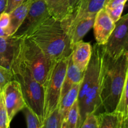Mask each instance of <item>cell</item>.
Segmentation results:
<instances>
[{
	"label": "cell",
	"mask_w": 128,
	"mask_h": 128,
	"mask_svg": "<svg viewBox=\"0 0 128 128\" xmlns=\"http://www.w3.org/2000/svg\"><path fill=\"white\" fill-rule=\"evenodd\" d=\"M128 69V50L115 58L110 57L103 50L101 100L105 112L116 111L123 90Z\"/></svg>",
	"instance_id": "obj_1"
},
{
	"label": "cell",
	"mask_w": 128,
	"mask_h": 128,
	"mask_svg": "<svg viewBox=\"0 0 128 128\" xmlns=\"http://www.w3.org/2000/svg\"><path fill=\"white\" fill-rule=\"evenodd\" d=\"M26 37L34 42L52 61L67 58L72 53L70 39L61 22L50 16Z\"/></svg>",
	"instance_id": "obj_2"
},
{
	"label": "cell",
	"mask_w": 128,
	"mask_h": 128,
	"mask_svg": "<svg viewBox=\"0 0 128 128\" xmlns=\"http://www.w3.org/2000/svg\"><path fill=\"white\" fill-rule=\"evenodd\" d=\"M11 71L13 73L14 80L20 84L26 105L35 112L42 124L44 121V86L34 78L22 60L19 46L15 52Z\"/></svg>",
	"instance_id": "obj_3"
},
{
	"label": "cell",
	"mask_w": 128,
	"mask_h": 128,
	"mask_svg": "<svg viewBox=\"0 0 128 128\" xmlns=\"http://www.w3.org/2000/svg\"><path fill=\"white\" fill-rule=\"evenodd\" d=\"M70 56L54 62L44 84V120L59 106Z\"/></svg>",
	"instance_id": "obj_4"
},
{
	"label": "cell",
	"mask_w": 128,
	"mask_h": 128,
	"mask_svg": "<svg viewBox=\"0 0 128 128\" xmlns=\"http://www.w3.org/2000/svg\"><path fill=\"white\" fill-rule=\"evenodd\" d=\"M19 48L22 60L34 78L44 85L54 61H51L34 42L26 36L22 38Z\"/></svg>",
	"instance_id": "obj_5"
},
{
	"label": "cell",
	"mask_w": 128,
	"mask_h": 128,
	"mask_svg": "<svg viewBox=\"0 0 128 128\" xmlns=\"http://www.w3.org/2000/svg\"><path fill=\"white\" fill-rule=\"evenodd\" d=\"M102 48L105 53L112 58L128 50V13L115 22L114 28Z\"/></svg>",
	"instance_id": "obj_6"
},
{
	"label": "cell",
	"mask_w": 128,
	"mask_h": 128,
	"mask_svg": "<svg viewBox=\"0 0 128 128\" xmlns=\"http://www.w3.org/2000/svg\"><path fill=\"white\" fill-rule=\"evenodd\" d=\"M51 16L44 0H32L26 18L14 36L23 38L27 36L36 26Z\"/></svg>",
	"instance_id": "obj_7"
},
{
	"label": "cell",
	"mask_w": 128,
	"mask_h": 128,
	"mask_svg": "<svg viewBox=\"0 0 128 128\" xmlns=\"http://www.w3.org/2000/svg\"><path fill=\"white\" fill-rule=\"evenodd\" d=\"M1 92L3 96L9 121L11 122L16 114L26 105L21 86L16 80H13L4 86Z\"/></svg>",
	"instance_id": "obj_8"
},
{
	"label": "cell",
	"mask_w": 128,
	"mask_h": 128,
	"mask_svg": "<svg viewBox=\"0 0 128 128\" xmlns=\"http://www.w3.org/2000/svg\"><path fill=\"white\" fill-rule=\"evenodd\" d=\"M106 0H80L72 12L61 21L62 28L67 33L70 28L80 19L89 14H97L103 8Z\"/></svg>",
	"instance_id": "obj_9"
},
{
	"label": "cell",
	"mask_w": 128,
	"mask_h": 128,
	"mask_svg": "<svg viewBox=\"0 0 128 128\" xmlns=\"http://www.w3.org/2000/svg\"><path fill=\"white\" fill-rule=\"evenodd\" d=\"M115 27V22L111 20L104 9L97 12L94 22V33L96 42L104 45L107 42Z\"/></svg>",
	"instance_id": "obj_10"
},
{
	"label": "cell",
	"mask_w": 128,
	"mask_h": 128,
	"mask_svg": "<svg viewBox=\"0 0 128 128\" xmlns=\"http://www.w3.org/2000/svg\"><path fill=\"white\" fill-rule=\"evenodd\" d=\"M22 38L14 35L0 37V66L11 70L15 52Z\"/></svg>",
	"instance_id": "obj_11"
},
{
	"label": "cell",
	"mask_w": 128,
	"mask_h": 128,
	"mask_svg": "<svg viewBox=\"0 0 128 128\" xmlns=\"http://www.w3.org/2000/svg\"><path fill=\"white\" fill-rule=\"evenodd\" d=\"M96 15V14L85 15L70 28L67 34L70 37L72 49L75 44L82 40L84 36L93 27Z\"/></svg>",
	"instance_id": "obj_12"
},
{
	"label": "cell",
	"mask_w": 128,
	"mask_h": 128,
	"mask_svg": "<svg viewBox=\"0 0 128 128\" xmlns=\"http://www.w3.org/2000/svg\"><path fill=\"white\" fill-rule=\"evenodd\" d=\"M92 46L90 42L82 40L75 44L72 49L71 58L74 64L82 72H84L91 60Z\"/></svg>",
	"instance_id": "obj_13"
},
{
	"label": "cell",
	"mask_w": 128,
	"mask_h": 128,
	"mask_svg": "<svg viewBox=\"0 0 128 128\" xmlns=\"http://www.w3.org/2000/svg\"><path fill=\"white\" fill-rule=\"evenodd\" d=\"M84 73L74 64L71 60V55L70 56L68 63L67 70H66V74L64 79L62 82V88H61V96H60V101L64 96L77 84L80 83L82 81L83 79Z\"/></svg>",
	"instance_id": "obj_14"
},
{
	"label": "cell",
	"mask_w": 128,
	"mask_h": 128,
	"mask_svg": "<svg viewBox=\"0 0 128 128\" xmlns=\"http://www.w3.org/2000/svg\"><path fill=\"white\" fill-rule=\"evenodd\" d=\"M32 0H25L10 12V22L8 30L10 36L13 35L20 28L27 15Z\"/></svg>",
	"instance_id": "obj_15"
},
{
	"label": "cell",
	"mask_w": 128,
	"mask_h": 128,
	"mask_svg": "<svg viewBox=\"0 0 128 128\" xmlns=\"http://www.w3.org/2000/svg\"><path fill=\"white\" fill-rule=\"evenodd\" d=\"M51 17L61 21L71 13L69 0H44Z\"/></svg>",
	"instance_id": "obj_16"
},
{
	"label": "cell",
	"mask_w": 128,
	"mask_h": 128,
	"mask_svg": "<svg viewBox=\"0 0 128 128\" xmlns=\"http://www.w3.org/2000/svg\"><path fill=\"white\" fill-rule=\"evenodd\" d=\"M81 82H82V81L80 83L76 84L75 86H74L62 97V98L61 99L60 103H59L58 108L60 112H61V116H62V123L64 121V120H66L68 113L72 105L78 100Z\"/></svg>",
	"instance_id": "obj_17"
},
{
	"label": "cell",
	"mask_w": 128,
	"mask_h": 128,
	"mask_svg": "<svg viewBox=\"0 0 128 128\" xmlns=\"http://www.w3.org/2000/svg\"><path fill=\"white\" fill-rule=\"evenodd\" d=\"M99 128H122V118L120 112H104L97 115Z\"/></svg>",
	"instance_id": "obj_18"
},
{
	"label": "cell",
	"mask_w": 128,
	"mask_h": 128,
	"mask_svg": "<svg viewBox=\"0 0 128 128\" xmlns=\"http://www.w3.org/2000/svg\"><path fill=\"white\" fill-rule=\"evenodd\" d=\"M116 111L120 112L122 118V128H128V69L126 80L120 102Z\"/></svg>",
	"instance_id": "obj_19"
},
{
	"label": "cell",
	"mask_w": 128,
	"mask_h": 128,
	"mask_svg": "<svg viewBox=\"0 0 128 128\" xmlns=\"http://www.w3.org/2000/svg\"><path fill=\"white\" fill-rule=\"evenodd\" d=\"M80 107L77 100L70 108L61 128H80Z\"/></svg>",
	"instance_id": "obj_20"
},
{
	"label": "cell",
	"mask_w": 128,
	"mask_h": 128,
	"mask_svg": "<svg viewBox=\"0 0 128 128\" xmlns=\"http://www.w3.org/2000/svg\"><path fill=\"white\" fill-rule=\"evenodd\" d=\"M62 118L58 107L44 120L41 128H61Z\"/></svg>",
	"instance_id": "obj_21"
},
{
	"label": "cell",
	"mask_w": 128,
	"mask_h": 128,
	"mask_svg": "<svg viewBox=\"0 0 128 128\" xmlns=\"http://www.w3.org/2000/svg\"><path fill=\"white\" fill-rule=\"evenodd\" d=\"M23 114L26 118V125L28 128H41L42 123L38 118L35 112L29 107L26 105L22 109Z\"/></svg>",
	"instance_id": "obj_22"
},
{
	"label": "cell",
	"mask_w": 128,
	"mask_h": 128,
	"mask_svg": "<svg viewBox=\"0 0 128 128\" xmlns=\"http://www.w3.org/2000/svg\"><path fill=\"white\" fill-rule=\"evenodd\" d=\"M10 123L11 122L9 121L3 96L1 92L0 95V128H8Z\"/></svg>",
	"instance_id": "obj_23"
},
{
	"label": "cell",
	"mask_w": 128,
	"mask_h": 128,
	"mask_svg": "<svg viewBox=\"0 0 128 128\" xmlns=\"http://www.w3.org/2000/svg\"><path fill=\"white\" fill-rule=\"evenodd\" d=\"M81 128H99L98 120L97 115L95 114L94 112H91L88 114L85 117L82 124L81 125Z\"/></svg>",
	"instance_id": "obj_24"
},
{
	"label": "cell",
	"mask_w": 128,
	"mask_h": 128,
	"mask_svg": "<svg viewBox=\"0 0 128 128\" xmlns=\"http://www.w3.org/2000/svg\"><path fill=\"white\" fill-rule=\"evenodd\" d=\"M13 80L14 75L12 71L0 66V88L1 90L8 82Z\"/></svg>",
	"instance_id": "obj_25"
},
{
	"label": "cell",
	"mask_w": 128,
	"mask_h": 128,
	"mask_svg": "<svg viewBox=\"0 0 128 128\" xmlns=\"http://www.w3.org/2000/svg\"><path fill=\"white\" fill-rule=\"evenodd\" d=\"M127 0H106L104 4L103 8L106 12L120 7L122 4H125Z\"/></svg>",
	"instance_id": "obj_26"
},
{
	"label": "cell",
	"mask_w": 128,
	"mask_h": 128,
	"mask_svg": "<svg viewBox=\"0 0 128 128\" xmlns=\"http://www.w3.org/2000/svg\"><path fill=\"white\" fill-rule=\"evenodd\" d=\"M10 16L8 12L5 11L2 12L0 14V28L4 30H7L9 32L8 28L10 26ZM10 34V32H9Z\"/></svg>",
	"instance_id": "obj_27"
},
{
	"label": "cell",
	"mask_w": 128,
	"mask_h": 128,
	"mask_svg": "<svg viewBox=\"0 0 128 128\" xmlns=\"http://www.w3.org/2000/svg\"><path fill=\"white\" fill-rule=\"evenodd\" d=\"M25 0H8L7 6H6L5 12L10 13L14 9L18 7Z\"/></svg>",
	"instance_id": "obj_28"
},
{
	"label": "cell",
	"mask_w": 128,
	"mask_h": 128,
	"mask_svg": "<svg viewBox=\"0 0 128 128\" xmlns=\"http://www.w3.org/2000/svg\"><path fill=\"white\" fill-rule=\"evenodd\" d=\"M8 0H0V14L5 11L7 6Z\"/></svg>",
	"instance_id": "obj_29"
},
{
	"label": "cell",
	"mask_w": 128,
	"mask_h": 128,
	"mask_svg": "<svg viewBox=\"0 0 128 128\" xmlns=\"http://www.w3.org/2000/svg\"><path fill=\"white\" fill-rule=\"evenodd\" d=\"M80 0H69L70 8H71V12H72L74 9L76 7V6H77L78 4L80 2Z\"/></svg>",
	"instance_id": "obj_30"
},
{
	"label": "cell",
	"mask_w": 128,
	"mask_h": 128,
	"mask_svg": "<svg viewBox=\"0 0 128 128\" xmlns=\"http://www.w3.org/2000/svg\"><path fill=\"white\" fill-rule=\"evenodd\" d=\"M1 91H2V90H1V89L0 88V95H1Z\"/></svg>",
	"instance_id": "obj_31"
},
{
	"label": "cell",
	"mask_w": 128,
	"mask_h": 128,
	"mask_svg": "<svg viewBox=\"0 0 128 128\" xmlns=\"http://www.w3.org/2000/svg\"><path fill=\"white\" fill-rule=\"evenodd\" d=\"M127 1H128V0H127Z\"/></svg>",
	"instance_id": "obj_32"
}]
</instances>
